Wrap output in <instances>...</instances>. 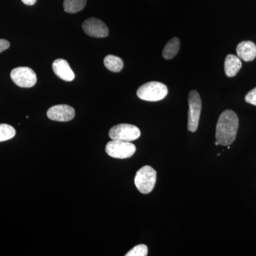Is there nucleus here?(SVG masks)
<instances>
[{"label": "nucleus", "instance_id": "f257e3e1", "mask_svg": "<svg viewBox=\"0 0 256 256\" xmlns=\"http://www.w3.org/2000/svg\"><path fill=\"white\" fill-rule=\"evenodd\" d=\"M238 118L230 110L224 111L220 114L216 128V139L220 146H230L236 138L238 129Z\"/></svg>", "mask_w": 256, "mask_h": 256}, {"label": "nucleus", "instance_id": "f03ea898", "mask_svg": "<svg viewBox=\"0 0 256 256\" xmlns=\"http://www.w3.org/2000/svg\"><path fill=\"white\" fill-rule=\"evenodd\" d=\"M168 94V87L162 82H151L138 88L137 96L141 100L156 102L164 99Z\"/></svg>", "mask_w": 256, "mask_h": 256}, {"label": "nucleus", "instance_id": "7ed1b4c3", "mask_svg": "<svg viewBox=\"0 0 256 256\" xmlns=\"http://www.w3.org/2000/svg\"><path fill=\"white\" fill-rule=\"evenodd\" d=\"M156 172L150 166L140 168L134 178V184L138 191L143 194L150 193L156 186Z\"/></svg>", "mask_w": 256, "mask_h": 256}, {"label": "nucleus", "instance_id": "20e7f679", "mask_svg": "<svg viewBox=\"0 0 256 256\" xmlns=\"http://www.w3.org/2000/svg\"><path fill=\"white\" fill-rule=\"evenodd\" d=\"M202 110V100L196 90H191L188 94V130L196 132L200 122Z\"/></svg>", "mask_w": 256, "mask_h": 256}, {"label": "nucleus", "instance_id": "39448f33", "mask_svg": "<svg viewBox=\"0 0 256 256\" xmlns=\"http://www.w3.org/2000/svg\"><path fill=\"white\" fill-rule=\"evenodd\" d=\"M136 146L131 142L112 140L108 142L106 152L111 158L117 159H127L131 158L136 153Z\"/></svg>", "mask_w": 256, "mask_h": 256}, {"label": "nucleus", "instance_id": "423d86ee", "mask_svg": "<svg viewBox=\"0 0 256 256\" xmlns=\"http://www.w3.org/2000/svg\"><path fill=\"white\" fill-rule=\"evenodd\" d=\"M140 130L130 124H119L114 126L109 131V137L112 140L132 142L140 137Z\"/></svg>", "mask_w": 256, "mask_h": 256}, {"label": "nucleus", "instance_id": "0eeeda50", "mask_svg": "<svg viewBox=\"0 0 256 256\" xmlns=\"http://www.w3.org/2000/svg\"><path fill=\"white\" fill-rule=\"evenodd\" d=\"M12 82L21 88H32L36 85V74L28 67H18L13 69L10 74Z\"/></svg>", "mask_w": 256, "mask_h": 256}, {"label": "nucleus", "instance_id": "6e6552de", "mask_svg": "<svg viewBox=\"0 0 256 256\" xmlns=\"http://www.w3.org/2000/svg\"><path fill=\"white\" fill-rule=\"evenodd\" d=\"M82 30L88 36L94 38H105L109 34V30L106 24L97 18H89L82 25Z\"/></svg>", "mask_w": 256, "mask_h": 256}, {"label": "nucleus", "instance_id": "1a4fd4ad", "mask_svg": "<svg viewBox=\"0 0 256 256\" xmlns=\"http://www.w3.org/2000/svg\"><path fill=\"white\" fill-rule=\"evenodd\" d=\"M47 117L52 120L68 122L75 117V110L68 105L54 106L47 111Z\"/></svg>", "mask_w": 256, "mask_h": 256}, {"label": "nucleus", "instance_id": "9d476101", "mask_svg": "<svg viewBox=\"0 0 256 256\" xmlns=\"http://www.w3.org/2000/svg\"><path fill=\"white\" fill-rule=\"evenodd\" d=\"M54 72L58 78L65 82H72L75 78V74L66 60L58 58L52 64Z\"/></svg>", "mask_w": 256, "mask_h": 256}, {"label": "nucleus", "instance_id": "9b49d317", "mask_svg": "<svg viewBox=\"0 0 256 256\" xmlns=\"http://www.w3.org/2000/svg\"><path fill=\"white\" fill-rule=\"evenodd\" d=\"M237 55L240 60L245 62H252L256 57V46L254 42L244 41L238 44L236 48Z\"/></svg>", "mask_w": 256, "mask_h": 256}, {"label": "nucleus", "instance_id": "f8f14e48", "mask_svg": "<svg viewBox=\"0 0 256 256\" xmlns=\"http://www.w3.org/2000/svg\"><path fill=\"white\" fill-rule=\"evenodd\" d=\"M242 63L238 56L233 54L227 56L224 63V70L228 77H234L242 68Z\"/></svg>", "mask_w": 256, "mask_h": 256}, {"label": "nucleus", "instance_id": "ddd939ff", "mask_svg": "<svg viewBox=\"0 0 256 256\" xmlns=\"http://www.w3.org/2000/svg\"><path fill=\"white\" fill-rule=\"evenodd\" d=\"M180 48V40L176 37H174L165 45L162 52L163 57L165 60H172V58H174L175 56L178 54Z\"/></svg>", "mask_w": 256, "mask_h": 256}, {"label": "nucleus", "instance_id": "4468645a", "mask_svg": "<svg viewBox=\"0 0 256 256\" xmlns=\"http://www.w3.org/2000/svg\"><path fill=\"white\" fill-rule=\"evenodd\" d=\"M104 65L110 72L118 73L124 68V62L120 57L114 55H108L104 58Z\"/></svg>", "mask_w": 256, "mask_h": 256}, {"label": "nucleus", "instance_id": "2eb2a0df", "mask_svg": "<svg viewBox=\"0 0 256 256\" xmlns=\"http://www.w3.org/2000/svg\"><path fill=\"white\" fill-rule=\"evenodd\" d=\"M87 0H64V11L70 14H75L84 9Z\"/></svg>", "mask_w": 256, "mask_h": 256}, {"label": "nucleus", "instance_id": "dca6fc26", "mask_svg": "<svg viewBox=\"0 0 256 256\" xmlns=\"http://www.w3.org/2000/svg\"><path fill=\"white\" fill-rule=\"evenodd\" d=\"M16 134V130L12 126L8 124H0V142L12 139Z\"/></svg>", "mask_w": 256, "mask_h": 256}, {"label": "nucleus", "instance_id": "f3484780", "mask_svg": "<svg viewBox=\"0 0 256 256\" xmlns=\"http://www.w3.org/2000/svg\"><path fill=\"white\" fill-rule=\"evenodd\" d=\"M148 254V248L144 244L136 246L132 250L126 254V256H146Z\"/></svg>", "mask_w": 256, "mask_h": 256}, {"label": "nucleus", "instance_id": "a211bd4d", "mask_svg": "<svg viewBox=\"0 0 256 256\" xmlns=\"http://www.w3.org/2000/svg\"><path fill=\"white\" fill-rule=\"evenodd\" d=\"M245 100L248 104L256 106V87L246 96Z\"/></svg>", "mask_w": 256, "mask_h": 256}, {"label": "nucleus", "instance_id": "6ab92c4d", "mask_svg": "<svg viewBox=\"0 0 256 256\" xmlns=\"http://www.w3.org/2000/svg\"><path fill=\"white\" fill-rule=\"evenodd\" d=\"M10 42L5 40H0V53L10 48Z\"/></svg>", "mask_w": 256, "mask_h": 256}, {"label": "nucleus", "instance_id": "aec40b11", "mask_svg": "<svg viewBox=\"0 0 256 256\" xmlns=\"http://www.w3.org/2000/svg\"><path fill=\"white\" fill-rule=\"evenodd\" d=\"M24 4L28 5V6H32L36 3V0H22Z\"/></svg>", "mask_w": 256, "mask_h": 256}, {"label": "nucleus", "instance_id": "412c9836", "mask_svg": "<svg viewBox=\"0 0 256 256\" xmlns=\"http://www.w3.org/2000/svg\"><path fill=\"white\" fill-rule=\"evenodd\" d=\"M215 144H216V146H220V143L217 142V141H216Z\"/></svg>", "mask_w": 256, "mask_h": 256}]
</instances>
